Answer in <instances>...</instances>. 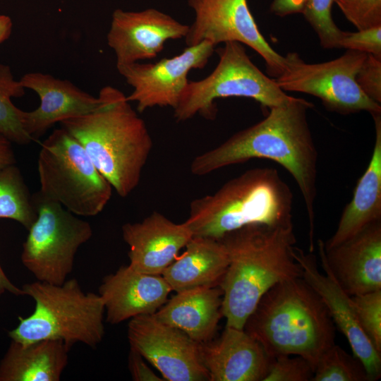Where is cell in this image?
Wrapping results in <instances>:
<instances>
[{
	"instance_id": "1",
	"label": "cell",
	"mask_w": 381,
	"mask_h": 381,
	"mask_svg": "<svg viewBox=\"0 0 381 381\" xmlns=\"http://www.w3.org/2000/svg\"><path fill=\"white\" fill-rule=\"evenodd\" d=\"M313 107V103L303 98L292 97L286 102L270 108L262 121L195 157L190 167L193 175L204 176L254 158L279 164L292 176L301 193L308 218L310 251L315 247L318 162L307 116Z\"/></svg>"
},
{
	"instance_id": "2",
	"label": "cell",
	"mask_w": 381,
	"mask_h": 381,
	"mask_svg": "<svg viewBox=\"0 0 381 381\" xmlns=\"http://www.w3.org/2000/svg\"><path fill=\"white\" fill-rule=\"evenodd\" d=\"M229 257L219 286L226 326L243 329L263 295L274 285L302 277L294 256V224L285 226L250 224L219 239Z\"/></svg>"
},
{
	"instance_id": "3",
	"label": "cell",
	"mask_w": 381,
	"mask_h": 381,
	"mask_svg": "<svg viewBox=\"0 0 381 381\" xmlns=\"http://www.w3.org/2000/svg\"><path fill=\"white\" fill-rule=\"evenodd\" d=\"M95 111L61 122L84 147L93 164L120 197L138 186L153 142L145 122L119 90L102 87Z\"/></svg>"
},
{
	"instance_id": "4",
	"label": "cell",
	"mask_w": 381,
	"mask_h": 381,
	"mask_svg": "<svg viewBox=\"0 0 381 381\" xmlns=\"http://www.w3.org/2000/svg\"><path fill=\"white\" fill-rule=\"evenodd\" d=\"M243 329L272 358L299 356L313 369L334 344V322L323 302L302 278L279 283L260 298Z\"/></svg>"
},
{
	"instance_id": "5",
	"label": "cell",
	"mask_w": 381,
	"mask_h": 381,
	"mask_svg": "<svg viewBox=\"0 0 381 381\" xmlns=\"http://www.w3.org/2000/svg\"><path fill=\"white\" fill-rule=\"evenodd\" d=\"M293 194L277 170L249 169L211 195L192 200L183 222L193 236L221 239L250 224H293Z\"/></svg>"
},
{
	"instance_id": "6",
	"label": "cell",
	"mask_w": 381,
	"mask_h": 381,
	"mask_svg": "<svg viewBox=\"0 0 381 381\" xmlns=\"http://www.w3.org/2000/svg\"><path fill=\"white\" fill-rule=\"evenodd\" d=\"M21 289L35 306L31 315L19 317L18 326L8 332L11 340L23 344L61 340L70 348L75 343L95 348L102 341V299L99 294L84 291L76 279H66L62 284L37 281Z\"/></svg>"
},
{
	"instance_id": "7",
	"label": "cell",
	"mask_w": 381,
	"mask_h": 381,
	"mask_svg": "<svg viewBox=\"0 0 381 381\" xmlns=\"http://www.w3.org/2000/svg\"><path fill=\"white\" fill-rule=\"evenodd\" d=\"M37 172L38 192L77 216H96L111 199V184L81 144L62 127L42 143Z\"/></svg>"
},
{
	"instance_id": "8",
	"label": "cell",
	"mask_w": 381,
	"mask_h": 381,
	"mask_svg": "<svg viewBox=\"0 0 381 381\" xmlns=\"http://www.w3.org/2000/svg\"><path fill=\"white\" fill-rule=\"evenodd\" d=\"M224 44L217 50L219 59L214 71L200 80L188 81L174 109L177 121H187L196 114L213 119L218 98H250L270 109L292 97L252 62L242 44Z\"/></svg>"
},
{
	"instance_id": "9",
	"label": "cell",
	"mask_w": 381,
	"mask_h": 381,
	"mask_svg": "<svg viewBox=\"0 0 381 381\" xmlns=\"http://www.w3.org/2000/svg\"><path fill=\"white\" fill-rule=\"evenodd\" d=\"M32 198L37 215L23 244L22 263L37 281L62 284L79 248L92 237V226L39 192Z\"/></svg>"
},
{
	"instance_id": "10",
	"label": "cell",
	"mask_w": 381,
	"mask_h": 381,
	"mask_svg": "<svg viewBox=\"0 0 381 381\" xmlns=\"http://www.w3.org/2000/svg\"><path fill=\"white\" fill-rule=\"evenodd\" d=\"M367 54L349 50L334 60L308 64L297 53H288L282 73L274 79L284 92H298L319 98L327 109L343 115L362 111L380 114L381 106L367 97L356 75Z\"/></svg>"
},
{
	"instance_id": "11",
	"label": "cell",
	"mask_w": 381,
	"mask_h": 381,
	"mask_svg": "<svg viewBox=\"0 0 381 381\" xmlns=\"http://www.w3.org/2000/svg\"><path fill=\"white\" fill-rule=\"evenodd\" d=\"M188 4L195 18L184 38L187 46L203 41L214 46L237 42L262 56L270 75L277 78L282 73L286 58L274 51L261 34L247 0H188Z\"/></svg>"
},
{
	"instance_id": "12",
	"label": "cell",
	"mask_w": 381,
	"mask_h": 381,
	"mask_svg": "<svg viewBox=\"0 0 381 381\" xmlns=\"http://www.w3.org/2000/svg\"><path fill=\"white\" fill-rule=\"evenodd\" d=\"M131 349L138 353L168 381H209L199 345L183 331L155 314L130 319L127 330Z\"/></svg>"
},
{
	"instance_id": "13",
	"label": "cell",
	"mask_w": 381,
	"mask_h": 381,
	"mask_svg": "<svg viewBox=\"0 0 381 381\" xmlns=\"http://www.w3.org/2000/svg\"><path fill=\"white\" fill-rule=\"evenodd\" d=\"M215 46L207 42L188 46L180 54L164 58L155 63L119 66V73L133 90L127 97L137 103L143 112L154 107H170L174 109L188 83V73L192 69L204 68Z\"/></svg>"
},
{
	"instance_id": "14",
	"label": "cell",
	"mask_w": 381,
	"mask_h": 381,
	"mask_svg": "<svg viewBox=\"0 0 381 381\" xmlns=\"http://www.w3.org/2000/svg\"><path fill=\"white\" fill-rule=\"evenodd\" d=\"M294 256L301 268L302 278L318 295L334 323L345 336L353 356L363 364L369 380L381 375V353L373 346L357 319L351 297L341 287L325 261L320 258L324 273L318 270L312 253L294 247Z\"/></svg>"
},
{
	"instance_id": "15",
	"label": "cell",
	"mask_w": 381,
	"mask_h": 381,
	"mask_svg": "<svg viewBox=\"0 0 381 381\" xmlns=\"http://www.w3.org/2000/svg\"><path fill=\"white\" fill-rule=\"evenodd\" d=\"M188 29L189 25L153 8L140 11L117 8L107 39L119 66L156 57L167 41L185 38Z\"/></svg>"
},
{
	"instance_id": "16",
	"label": "cell",
	"mask_w": 381,
	"mask_h": 381,
	"mask_svg": "<svg viewBox=\"0 0 381 381\" xmlns=\"http://www.w3.org/2000/svg\"><path fill=\"white\" fill-rule=\"evenodd\" d=\"M323 242H317L319 256L349 296L381 290V220L330 248Z\"/></svg>"
},
{
	"instance_id": "17",
	"label": "cell",
	"mask_w": 381,
	"mask_h": 381,
	"mask_svg": "<svg viewBox=\"0 0 381 381\" xmlns=\"http://www.w3.org/2000/svg\"><path fill=\"white\" fill-rule=\"evenodd\" d=\"M121 231L129 247V266L156 275H162L193 237L183 222L175 223L158 212L141 222L124 224Z\"/></svg>"
},
{
	"instance_id": "18",
	"label": "cell",
	"mask_w": 381,
	"mask_h": 381,
	"mask_svg": "<svg viewBox=\"0 0 381 381\" xmlns=\"http://www.w3.org/2000/svg\"><path fill=\"white\" fill-rule=\"evenodd\" d=\"M25 89L34 91L40 98L35 110L23 113V126L32 138L43 135L56 123L89 114L101 104L94 97L71 81L41 72H30L19 80Z\"/></svg>"
},
{
	"instance_id": "19",
	"label": "cell",
	"mask_w": 381,
	"mask_h": 381,
	"mask_svg": "<svg viewBox=\"0 0 381 381\" xmlns=\"http://www.w3.org/2000/svg\"><path fill=\"white\" fill-rule=\"evenodd\" d=\"M171 291L162 275L140 272L128 265L105 276L98 294L107 322L116 325L138 315L155 314Z\"/></svg>"
},
{
	"instance_id": "20",
	"label": "cell",
	"mask_w": 381,
	"mask_h": 381,
	"mask_svg": "<svg viewBox=\"0 0 381 381\" xmlns=\"http://www.w3.org/2000/svg\"><path fill=\"white\" fill-rule=\"evenodd\" d=\"M209 381H263L270 358L244 329L225 326L218 339L200 343Z\"/></svg>"
},
{
	"instance_id": "21",
	"label": "cell",
	"mask_w": 381,
	"mask_h": 381,
	"mask_svg": "<svg viewBox=\"0 0 381 381\" xmlns=\"http://www.w3.org/2000/svg\"><path fill=\"white\" fill-rule=\"evenodd\" d=\"M372 116L375 139L370 160L356 184L351 201L342 212L335 232L328 241L323 242L326 249L381 220V113Z\"/></svg>"
},
{
	"instance_id": "22",
	"label": "cell",
	"mask_w": 381,
	"mask_h": 381,
	"mask_svg": "<svg viewBox=\"0 0 381 381\" xmlns=\"http://www.w3.org/2000/svg\"><path fill=\"white\" fill-rule=\"evenodd\" d=\"M176 293L155 313L156 318L183 331L198 343L213 339L223 316L220 287H200Z\"/></svg>"
},
{
	"instance_id": "23",
	"label": "cell",
	"mask_w": 381,
	"mask_h": 381,
	"mask_svg": "<svg viewBox=\"0 0 381 381\" xmlns=\"http://www.w3.org/2000/svg\"><path fill=\"white\" fill-rule=\"evenodd\" d=\"M183 253L163 272L162 277L172 291L219 286L229 264L222 242L210 238L193 236Z\"/></svg>"
},
{
	"instance_id": "24",
	"label": "cell",
	"mask_w": 381,
	"mask_h": 381,
	"mask_svg": "<svg viewBox=\"0 0 381 381\" xmlns=\"http://www.w3.org/2000/svg\"><path fill=\"white\" fill-rule=\"evenodd\" d=\"M70 349L61 340L28 344L12 340L0 361V381H59Z\"/></svg>"
},
{
	"instance_id": "25",
	"label": "cell",
	"mask_w": 381,
	"mask_h": 381,
	"mask_svg": "<svg viewBox=\"0 0 381 381\" xmlns=\"http://www.w3.org/2000/svg\"><path fill=\"white\" fill-rule=\"evenodd\" d=\"M32 195L20 169L15 164L0 167V219L16 221L28 230L37 218Z\"/></svg>"
},
{
	"instance_id": "26",
	"label": "cell",
	"mask_w": 381,
	"mask_h": 381,
	"mask_svg": "<svg viewBox=\"0 0 381 381\" xmlns=\"http://www.w3.org/2000/svg\"><path fill=\"white\" fill-rule=\"evenodd\" d=\"M25 95V87L14 78L9 66L0 64V135L12 143L29 144L33 140L23 126L24 111L12 102Z\"/></svg>"
},
{
	"instance_id": "27",
	"label": "cell",
	"mask_w": 381,
	"mask_h": 381,
	"mask_svg": "<svg viewBox=\"0 0 381 381\" xmlns=\"http://www.w3.org/2000/svg\"><path fill=\"white\" fill-rule=\"evenodd\" d=\"M369 380L361 362L334 344L320 356L312 381Z\"/></svg>"
},
{
	"instance_id": "28",
	"label": "cell",
	"mask_w": 381,
	"mask_h": 381,
	"mask_svg": "<svg viewBox=\"0 0 381 381\" xmlns=\"http://www.w3.org/2000/svg\"><path fill=\"white\" fill-rule=\"evenodd\" d=\"M334 0H306L302 12L306 20L318 36L324 49H339L343 31L332 17Z\"/></svg>"
},
{
	"instance_id": "29",
	"label": "cell",
	"mask_w": 381,
	"mask_h": 381,
	"mask_svg": "<svg viewBox=\"0 0 381 381\" xmlns=\"http://www.w3.org/2000/svg\"><path fill=\"white\" fill-rule=\"evenodd\" d=\"M351 297L362 329L381 353V290Z\"/></svg>"
},
{
	"instance_id": "30",
	"label": "cell",
	"mask_w": 381,
	"mask_h": 381,
	"mask_svg": "<svg viewBox=\"0 0 381 381\" xmlns=\"http://www.w3.org/2000/svg\"><path fill=\"white\" fill-rule=\"evenodd\" d=\"M312 365L299 356L283 355L270 358L263 381H312Z\"/></svg>"
},
{
	"instance_id": "31",
	"label": "cell",
	"mask_w": 381,
	"mask_h": 381,
	"mask_svg": "<svg viewBox=\"0 0 381 381\" xmlns=\"http://www.w3.org/2000/svg\"><path fill=\"white\" fill-rule=\"evenodd\" d=\"M334 3L358 30L381 25V0H334Z\"/></svg>"
},
{
	"instance_id": "32",
	"label": "cell",
	"mask_w": 381,
	"mask_h": 381,
	"mask_svg": "<svg viewBox=\"0 0 381 381\" xmlns=\"http://www.w3.org/2000/svg\"><path fill=\"white\" fill-rule=\"evenodd\" d=\"M342 48L381 58V25L355 32L343 31L339 41V49Z\"/></svg>"
},
{
	"instance_id": "33",
	"label": "cell",
	"mask_w": 381,
	"mask_h": 381,
	"mask_svg": "<svg viewBox=\"0 0 381 381\" xmlns=\"http://www.w3.org/2000/svg\"><path fill=\"white\" fill-rule=\"evenodd\" d=\"M356 82L363 93L381 103V58L367 54L356 75Z\"/></svg>"
},
{
	"instance_id": "34",
	"label": "cell",
	"mask_w": 381,
	"mask_h": 381,
	"mask_svg": "<svg viewBox=\"0 0 381 381\" xmlns=\"http://www.w3.org/2000/svg\"><path fill=\"white\" fill-rule=\"evenodd\" d=\"M128 368L132 379L135 381H164L156 375L144 361V358L136 351L131 349L128 356Z\"/></svg>"
},
{
	"instance_id": "35",
	"label": "cell",
	"mask_w": 381,
	"mask_h": 381,
	"mask_svg": "<svg viewBox=\"0 0 381 381\" xmlns=\"http://www.w3.org/2000/svg\"><path fill=\"white\" fill-rule=\"evenodd\" d=\"M306 0H273L270 11L276 16L284 17L302 13Z\"/></svg>"
},
{
	"instance_id": "36",
	"label": "cell",
	"mask_w": 381,
	"mask_h": 381,
	"mask_svg": "<svg viewBox=\"0 0 381 381\" xmlns=\"http://www.w3.org/2000/svg\"><path fill=\"white\" fill-rule=\"evenodd\" d=\"M16 163V158L12 147V143L0 135V167Z\"/></svg>"
},
{
	"instance_id": "37",
	"label": "cell",
	"mask_w": 381,
	"mask_h": 381,
	"mask_svg": "<svg viewBox=\"0 0 381 381\" xmlns=\"http://www.w3.org/2000/svg\"><path fill=\"white\" fill-rule=\"evenodd\" d=\"M6 291L15 296L24 295L23 289L16 286L8 279L0 263V296Z\"/></svg>"
},
{
	"instance_id": "38",
	"label": "cell",
	"mask_w": 381,
	"mask_h": 381,
	"mask_svg": "<svg viewBox=\"0 0 381 381\" xmlns=\"http://www.w3.org/2000/svg\"><path fill=\"white\" fill-rule=\"evenodd\" d=\"M12 28L11 18L8 16L0 14V44L10 37Z\"/></svg>"
}]
</instances>
